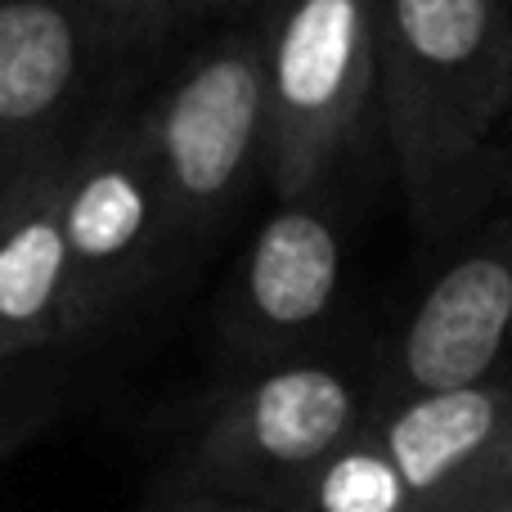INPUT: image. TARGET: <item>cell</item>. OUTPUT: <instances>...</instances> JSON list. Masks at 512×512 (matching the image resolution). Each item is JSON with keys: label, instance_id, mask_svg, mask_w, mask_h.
I'll return each instance as SVG.
<instances>
[{"label": "cell", "instance_id": "7", "mask_svg": "<svg viewBox=\"0 0 512 512\" xmlns=\"http://www.w3.org/2000/svg\"><path fill=\"white\" fill-rule=\"evenodd\" d=\"M104 27L113 23L81 0H0V185L72 153L63 131L86 99Z\"/></svg>", "mask_w": 512, "mask_h": 512}, {"label": "cell", "instance_id": "17", "mask_svg": "<svg viewBox=\"0 0 512 512\" xmlns=\"http://www.w3.org/2000/svg\"><path fill=\"white\" fill-rule=\"evenodd\" d=\"M207 5H239V0H207Z\"/></svg>", "mask_w": 512, "mask_h": 512}, {"label": "cell", "instance_id": "2", "mask_svg": "<svg viewBox=\"0 0 512 512\" xmlns=\"http://www.w3.org/2000/svg\"><path fill=\"white\" fill-rule=\"evenodd\" d=\"M261 68L265 176L288 203L324 189L378 104V0H279Z\"/></svg>", "mask_w": 512, "mask_h": 512}, {"label": "cell", "instance_id": "3", "mask_svg": "<svg viewBox=\"0 0 512 512\" xmlns=\"http://www.w3.org/2000/svg\"><path fill=\"white\" fill-rule=\"evenodd\" d=\"M369 409L373 391L333 360L292 355L265 364L203 427L198 472L216 499L297 512L315 472L364 432Z\"/></svg>", "mask_w": 512, "mask_h": 512}, {"label": "cell", "instance_id": "8", "mask_svg": "<svg viewBox=\"0 0 512 512\" xmlns=\"http://www.w3.org/2000/svg\"><path fill=\"white\" fill-rule=\"evenodd\" d=\"M418 512H495L512 495V369L495 382L369 409Z\"/></svg>", "mask_w": 512, "mask_h": 512}, {"label": "cell", "instance_id": "11", "mask_svg": "<svg viewBox=\"0 0 512 512\" xmlns=\"http://www.w3.org/2000/svg\"><path fill=\"white\" fill-rule=\"evenodd\" d=\"M297 512H418V504L396 463L387 459V450L364 423V432L351 436L315 472Z\"/></svg>", "mask_w": 512, "mask_h": 512}, {"label": "cell", "instance_id": "1", "mask_svg": "<svg viewBox=\"0 0 512 512\" xmlns=\"http://www.w3.org/2000/svg\"><path fill=\"white\" fill-rule=\"evenodd\" d=\"M378 117L414 230H481L512 189L508 0H378Z\"/></svg>", "mask_w": 512, "mask_h": 512}, {"label": "cell", "instance_id": "6", "mask_svg": "<svg viewBox=\"0 0 512 512\" xmlns=\"http://www.w3.org/2000/svg\"><path fill=\"white\" fill-rule=\"evenodd\" d=\"M512 369V207L441 265L387 351L373 409L495 382Z\"/></svg>", "mask_w": 512, "mask_h": 512}, {"label": "cell", "instance_id": "13", "mask_svg": "<svg viewBox=\"0 0 512 512\" xmlns=\"http://www.w3.org/2000/svg\"><path fill=\"white\" fill-rule=\"evenodd\" d=\"M32 423H36L32 409H0V454H5Z\"/></svg>", "mask_w": 512, "mask_h": 512}, {"label": "cell", "instance_id": "15", "mask_svg": "<svg viewBox=\"0 0 512 512\" xmlns=\"http://www.w3.org/2000/svg\"><path fill=\"white\" fill-rule=\"evenodd\" d=\"M23 185H27V180H18V185H0V225H5V216L14 212V203H18V194H23Z\"/></svg>", "mask_w": 512, "mask_h": 512}, {"label": "cell", "instance_id": "9", "mask_svg": "<svg viewBox=\"0 0 512 512\" xmlns=\"http://www.w3.org/2000/svg\"><path fill=\"white\" fill-rule=\"evenodd\" d=\"M346 274V234L324 189L279 203L239 265L225 333L243 355L279 364L333 319Z\"/></svg>", "mask_w": 512, "mask_h": 512}, {"label": "cell", "instance_id": "18", "mask_svg": "<svg viewBox=\"0 0 512 512\" xmlns=\"http://www.w3.org/2000/svg\"><path fill=\"white\" fill-rule=\"evenodd\" d=\"M508 5H512V0H508Z\"/></svg>", "mask_w": 512, "mask_h": 512}, {"label": "cell", "instance_id": "14", "mask_svg": "<svg viewBox=\"0 0 512 512\" xmlns=\"http://www.w3.org/2000/svg\"><path fill=\"white\" fill-rule=\"evenodd\" d=\"M171 512H239V504H230V499H194V504H180V508H171Z\"/></svg>", "mask_w": 512, "mask_h": 512}, {"label": "cell", "instance_id": "16", "mask_svg": "<svg viewBox=\"0 0 512 512\" xmlns=\"http://www.w3.org/2000/svg\"><path fill=\"white\" fill-rule=\"evenodd\" d=\"M495 512H512V495H508V499H504V504H499Z\"/></svg>", "mask_w": 512, "mask_h": 512}, {"label": "cell", "instance_id": "4", "mask_svg": "<svg viewBox=\"0 0 512 512\" xmlns=\"http://www.w3.org/2000/svg\"><path fill=\"white\" fill-rule=\"evenodd\" d=\"M63 239L72 261V337L104 324L176 243L144 113L99 122L63 158Z\"/></svg>", "mask_w": 512, "mask_h": 512}, {"label": "cell", "instance_id": "10", "mask_svg": "<svg viewBox=\"0 0 512 512\" xmlns=\"http://www.w3.org/2000/svg\"><path fill=\"white\" fill-rule=\"evenodd\" d=\"M59 185L63 162L27 180L0 225V364L72 337V261Z\"/></svg>", "mask_w": 512, "mask_h": 512}, {"label": "cell", "instance_id": "12", "mask_svg": "<svg viewBox=\"0 0 512 512\" xmlns=\"http://www.w3.org/2000/svg\"><path fill=\"white\" fill-rule=\"evenodd\" d=\"M81 5H90L113 27H158L171 14H180L189 0H81Z\"/></svg>", "mask_w": 512, "mask_h": 512}, {"label": "cell", "instance_id": "5", "mask_svg": "<svg viewBox=\"0 0 512 512\" xmlns=\"http://www.w3.org/2000/svg\"><path fill=\"white\" fill-rule=\"evenodd\" d=\"M144 122L176 239L216 230L265 171L261 36H225L203 50L144 108Z\"/></svg>", "mask_w": 512, "mask_h": 512}]
</instances>
